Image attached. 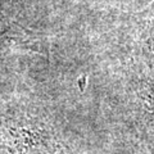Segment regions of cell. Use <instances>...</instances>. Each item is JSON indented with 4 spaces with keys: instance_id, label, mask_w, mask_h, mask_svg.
Returning a JSON list of instances; mask_svg holds the SVG:
<instances>
[{
    "instance_id": "1",
    "label": "cell",
    "mask_w": 154,
    "mask_h": 154,
    "mask_svg": "<svg viewBox=\"0 0 154 154\" xmlns=\"http://www.w3.org/2000/svg\"><path fill=\"white\" fill-rule=\"evenodd\" d=\"M153 40H154V31H153Z\"/></svg>"
}]
</instances>
